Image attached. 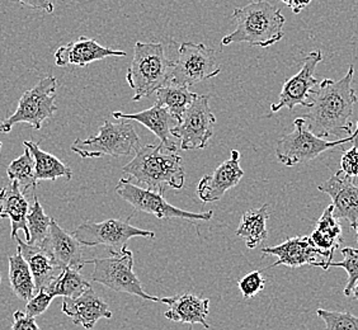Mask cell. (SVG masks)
Segmentation results:
<instances>
[{
    "label": "cell",
    "instance_id": "cell-1",
    "mask_svg": "<svg viewBox=\"0 0 358 330\" xmlns=\"http://www.w3.org/2000/svg\"><path fill=\"white\" fill-rule=\"evenodd\" d=\"M353 76L355 68L351 65L341 80L324 79L314 90L310 108L303 118L317 138L343 136L345 134V136H352L351 117L357 103L356 90L352 85Z\"/></svg>",
    "mask_w": 358,
    "mask_h": 330
},
{
    "label": "cell",
    "instance_id": "cell-2",
    "mask_svg": "<svg viewBox=\"0 0 358 330\" xmlns=\"http://www.w3.org/2000/svg\"><path fill=\"white\" fill-rule=\"evenodd\" d=\"M135 157L124 165L122 173L152 192L164 194L166 188L180 189L185 186L186 173L182 157L164 145H145L138 148Z\"/></svg>",
    "mask_w": 358,
    "mask_h": 330
},
{
    "label": "cell",
    "instance_id": "cell-3",
    "mask_svg": "<svg viewBox=\"0 0 358 330\" xmlns=\"http://www.w3.org/2000/svg\"><path fill=\"white\" fill-rule=\"evenodd\" d=\"M236 28L222 38V46L247 42L252 46L267 48L283 38L285 17L282 12L266 0L235 8Z\"/></svg>",
    "mask_w": 358,
    "mask_h": 330
},
{
    "label": "cell",
    "instance_id": "cell-4",
    "mask_svg": "<svg viewBox=\"0 0 358 330\" xmlns=\"http://www.w3.org/2000/svg\"><path fill=\"white\" fill-rule=\"evenodd\" d=\"M174 68V62L166 59L164 46L154 42H136L134 57L127 70L126 80L135 92L134 102L152 96L166 87Z\"/></svg>",
    "mask_w": 358,
    "mask_h": 330
},
{
    "label": "cell",
    "instance_id": "cell-5",
    "mask_svg": "<svg viewBox=\"0 0 358 330\" xmlns=\"http://www.w3.org/2000/svg\"><path fill=\"white\" fill-rule=\"evenodd\" d=\"M140 138L134 126L124 120H118L113 124L108 120L99 127L98 135L90 138H76L71 144V152L80 158H101V157H130L136 150Z\"/></svg>",
    "mask_w": 358,
    "mask_h": 330
},
{
    "label": "cell",
    "instance_id": "cell-6",
    "mask_svg": "<svg viewBox=\"0 0 358 330\" xmlns=\"http://www.w3.org/2000/svg\"><path fill=\"white\" fill-rule=\"evenodd\" d=\"M56 88L57 79L55 76H46L32 89L24 92L13 115L4 121H0V132L9 134L14 124L22 122L31 124L35 130H40L43 121L52 117L57 110Z\"/></svg>",
    "mask_w": 358,
    "mask_h": 330
},
{
    "label": "cell",
    "instance_id": "cell-7",
    "mask_svg": "<svg viewBox=\"0 0 358 330\" xmlns=\"http://www.w3.org/2000/svg\"><path fill=\"white\" fill-rule=\"evenodd\" d=\"M294 127L295 130L280 138L275 146V157L280 163L286 166H295L310 162L313 159L317 158L320 154L331 149H337L353 140V134L352 136L339 138L336 141L317 138L309 130L306 121L303 117H297L294 121Z\"/></svg>",
    "mask_w": 358,
    "mask_h": 330
},
{
    "label": "cell",
    "instance_id": "cell-8",
    "mask_svg": "<svg viewBox=\"0 0 358 330\" xmlns=\"http://www.w3.org/2000/svg\"><path fill=\"white\" fill-rule=\"evenodd\" d=\"M90 263L94 266V271L92 273V280L94 282L101 283L117 292H124L138 296L144 300L160 303V297L145 292L138 275L134 272V254L127 247L124 248L120 254L87 261V264Z\"/></svg>",
    "mask_w": 358,
    "mask_h": 330
},
{
    "label": "cell",
    "instance_id": "cell-9",
    "mask_svg": "<svg viewBox=\"0 0 358 330\" xmlns=\"http://www.w3.org/2000/svg\"><path fill=\"white\" fill-rule=\"evenodd\" d=\"M73 235L85 247L104 245L110 254H120L132 238H155L154 231L132 227L129 221L108 219L102 222L85 221L74 230Z\"/></svg>",
    "mask_w": 358,
    "mask_h": 330
},
{
    "label": "cell",
    "instance_id": "cell-10",
    "mask_svg": "<svg viewBox=\"0 0 358 330\" xmlns=\"http://www.w3.org/2000/svg\"><path fill=\"white\" fill-rule=\"evenodd\" d=\"M178 55L169 78L171 84L188 88L221 73L215 50L207 48L203 43L183 42L179 46Z\"/></svg>",
    "mask_w": 358,
    "mask_h": 330
},
{
    "label": "cell",
    "instance_id": "cell-11",
    "mask_svg": "<svg viewBox=\"0 0 358 330\" xmlns=\"http://www.w3.org/2000/svg\"><path fill=\"white\" fill-rule=\"evenodd\" d=\"M116 193L122 200L130 203L135 210L149 213L162 220L185 219V220L208 221L214 216L213 211L196 213L180 210L178 207L168 203L164 199V194L152 192L143 187L136 186L127 178L120 179L116 187Z\"/></svg>",
    "mask_w": 358,
    "mask_h": 330
},
{
    "label": "cell",
    "instance_id": "cell-12",
    "mask_svg": "<svg viewBox=\"0 0 358 330\" xmlns=\"http://www.w3.org/2000/svg\"><path fill=\"white\" fill-rule=\"evenodd\" d=\"M216 117L210 108V98L206 94L197 96L179 120L171 129V135L180 140L182 150L206 149L210 138L214 136Z\"/></svg>",
    "mask_w": 358,
    "mask_h": 330
},
{
    "label": "cell",
    "instance_id": "cell-13",
    "mask_svg": "<svg viewBox=\"0 0 358 330\" xmlns=\"http://www.w3.org/2000/svg\"><path fill=\"white\" fill-rule=\"evenodd\" d=\"M322 62L323 54L320 50L313 51L305 56L301 69L296 76L289 78V80L283 84L278 102L271 106V110L278 112L282 108L292 110L296 106L310 108L311 96L320 84L315 78V69L317 64Z\"/></svg>",
    "mask_w": 358,
    "mask_h": 330
},
{
    "label": "cell",
    "instance_id": "cell-14",
    "mask_svg": "<svg viewBox=\"0 0 358 330\" xmlns=\"http://www.w3.org/2000/svg\"><path fill=\"white\" fill-rule=\"evenodd\" d=\"M317 189L331 196L337 220H345L352 229H357L358 185H355L352 177L341 169L331 178L317 187Z\"/></svg>",
    "mask_w": 358,
    "mask_h": 330
},
{
    "label": "cell",
    "instance_id": "cell-15",
    "mask_svg": "<svg viewBox=\"0 0 358 330\" xmlns=\"http://www.w3.org/2000/svg\"><path fill=\"white\" fill-rule=\"evenodd\" d=\"M244 172L241 168V152L231 150L230 158L219 165L214 173L203 175L197 185V196L203 203L216 202L231 188L238 186Z\"/></svg>",
    "mask_w": 358,
    "mask_h": 330
},
{
    "label": "cell",
    "instance_id": "cell-16",
    "mask_svg": "<svg viewBox=\"0 0 358 330\" xmlns=\"http://www.w3.org/2000/svg\"><path fill=\"white\" fill-rule=\"evenodd\" d=\"M264 254L275 255L278 259L275 261L268 268H273L277 266H286L289 268H299L303 266H314L317 267L320 261H317L319 257L329 259L328 254H325L322 250L314 247L309 236H296V238H289L287 241H283L282 244L277 247H266L261 249ZM325 261V263H327ZM323 268V267H322Z\"/></svg>",
    "mask_w": 358,
    "mask_h": 330
},
{
    "label": "cell",
    "instance_id": "cell-17",
    "mask_svg": "<svg viewBox=\"0 0 358 330\" xmlns=\"http://www.w3.org/2000/svg\"><path fill=\"white\" fill-rule=\"evenodd\" d=\"M56 263L65 268L80 271L87 264L83 258V247L76 236L65 231L54 219L50 225L48 238L41 244Z\"/></svg>",
    "mask_w": 358,
    "mask_h": 330
},
{
    "label": "cell",
    "instance_id": "cell-18",
    "mask_svg": "<svg viewBox=\"0 0 358 330\" xmlns=\"http://www.w3.org/2000/svg\"><path fill=\"white\" fill-rule=\"evenodd\" d=\"M62 313L76 325H82L87 330L93 329L98 320L113 317L108 303L96 295L92 287L74 299L64 297Z\"/></svg>",
    "mask_w": 358,
    "mask_h": 330
},
{
    "label": "cell",
    "instance_id": "cell-19",
    "mask_svg": "<svg viewBox=\"0 0 358 330\" xmlns=\"http://www.w3.org/2000/svg\"><path fill=\"white\" fill-rule=\"evenodd\" d=\"M127 54L124 51L104 48L94 40L82 36L76 41L70 42L68 45L56 50L55 64L56 66H60V68L68 66V65L84 68L92 62L103 60L110 56L124 57Z\"/></svg>",
    "mask_w": 358,
    "mask_h": 330
},
{
    "label": "cell",
    "instance_id": "cell-20",
    "mask_svg": "<svg viewBox=\"0 0 358 330\" xmlns=\"http://www.w3.org/2000/svg\"><path fill=\"white\" fill-rule=\"evenodd\" d=\"M160 303H166L169 306L164 317L176 323L200 324L205 329L210 330V324L207 323V317L210 313V300L202 299L193 294H182V295L163 297Z\"/></svg>",
    "mask_w": 358,
    "mask_h": 330
},
{
    "label": "cell",
    "instance_id": "cell-21",
    "mask_svg": "<svg viewBox=\"0 0 358 330\" xmlns=\"http://www.w3.org/2000/svg\"><path fill=\"white\" fill-rule=\"evenodd\" d=\"M15 241L18 244V252L24 258V261H27L34 275L36 294L41 289H48L62 273V267L41 245H31L22 241L20 236H17Z\"/></svg>",
    "mask_w": 358,
    "mask_h": 330
},
{
    "label": "cell",
    "instance_id": "cell-22",
    "mask_svg": "<svg viewBox=\"0 0 358 330\" xmlns=\"http://www.w3.org/2000/svg\"><path fill=\"white\" fill-rule=\"evenodd\" d=\"M0 217L9 219L12 233L10 238L15 239L18 236V231L23 230L26 241H29V233L27 227V216L29 211L28 201L22 193L18 182L12 180L10 185L4 187L0 191Z\"/></svg>",
    "mask_w": 358,
    "mask_h": 330
},
{
    "label": "cell",
    "instance_id": "cell-23",
    "mask_svg": "<svg viewBox=\"0 0 358 330\" xmlns=\"http://www.w3.org/2000/svg\"><path fill=\"white\" fill-rule=\"evenodd\" d=\"M112 117L116 120H129L136 121L145 126L148 130L160 140V143L173 152H178V146L171 140V118L169 112L163 106L157 103L149 110H141L138 113H124V112H113Z\"/></svg>",
    "mask_w": 358,
    "mask_h": 330
},
{
    "label": "cell",
    "instance_id": "cell-24",
    "mask_svg": "<svg viewBox=\"0 0 358 330\" xmlns=\"http://www.w3.org/2000/svg\"><path fill=\"white\" fill-rule=\"evenodd\" d=\"M341 235L342 227L334 216V206L329 205L317 220L315 230L309 236L314 247L329 257L328 261L324 264L323 269L327 268V266L333 261L331 259L334 257V252L341 245Z\"/></svg>",
    "mask_w": 358,
    "mask_h": 330
},
{
    "label": "cell",
    "instance_id": "cell-25",
    "mask_svg": "<svg viewBox=\"0 0 358 330\" xmlns=\"http://www.w3.org/2000/svg\"><path fill=\"white\" fill-rule=\"evenodd\" d=\"M24 146H27L31 152L32 158L35 160L36 180H56L57 178H64L70 180L73 178V171L69 166L64 164L60 159L50 152H43L40 144L34 141H24Z\"/></svg>",
    "mask_w": 358,
    "mask_h": 330
},
{
    "label": "cell",
    "instance_id": "cell-26",
    "mask_svg": "<svg viewBox=\"0 0 358 330\" xmlns=\"http://www.w3.org/2000/svg\"><path fill=\"white\" fill-rule=\"evenodd\" d=\"M269 219V205L266 203L258 210H250L243 215L236 236L245 241L248 249H255L267 239V221Z\"/></svg>",
    "mask_w": 358,
    "mask_h": 330
},
{
    "label": "cell",
    "instance_id": "cell-27",
    "mask_svg": "<svg viewBox=\"0 0 358 330\" xmlns=\"http://www.w3.org/2000/svg\"><path fill=\"white\" fill-rule=\"evenodd\" d=\"M197 96L187 87L168 82L166 87L157 90V103L166 108L172 118L178 122Z\"/></svg>",
    "mask_w": 358,
    "mask_h": 330
},
{
    "label": "cell",
    "instance_id": "cell-28",
    "mask_svg": "<svg viewBox=\"0 0 358 330\" xmlns=\"http://www.w3.org/2000/svg\"><path fill=\"white\" fill-rule=\"evenodd\" d=\"M9 282L15 296L29 301L36 294L35 280L27 261L20 252L9 257Z\"/></svg>",
    "mask_w": 358,
    "mask_h": 330
},
{
    "label": "cell",
    "instance_id": "cell-29",
    "mask_svg": "<svg viewBox=\"0 0 358 330\" xmlns=\"http://www.w3.org/2000/svg\"><path fill=\"white\" fill-rule=\"evenodd\" d=\"M88 289H90V283L85 281L83 275H80V271L65 268L62 269L59 277L45 291L52 297L62 296L74 299L82 295Z\"/></svg>",
    "mask_w": 358,
    "mask_h": 330
},
{
    "label": "cell",
    "instance_id": "cell-30",
    "mask_svg": "<svg viewBox=\"0 0 358 330\" xmlns=\"http://www.w3.org/2000/svg\"><path fill=\"white\" fill-rule=\"evenodd\" d=\"M8 178L18 182L22 193H27L29 189L35 191L37 180L35 177V160L31 155L27 146L20 158L14 159L7 168Z\"/></svg>",
    "mask_w": 358,
    "mask_h": 330
},
{
    "label": "cell",
    "instance_id": "cell-31",
    "mask_svg": "<svg viewBox=\"0 0 358 330\" xmlns=\"http://www.w3.org/2000/svg\"><path fill=\"white\" fill-rule=\"evenodd\" d=\"M52 219L48 217L43 211L38 197H34V205L29 207L27 216L28 233H29V241L28 244L31 245H41L45 239L48 238Z\"/></svg>",
    "mask_w": 358,
    "mask_h": 330
},
{
    "label": "cell",
    "instance_id": "cell-32",
    "mask_svg": "<svg viewBox=\"0 0 358 330\" xmlns=\"http://www.w3.org/2000/svg\"><path fill=\"white\" fill-rule=\"evenodd\" d=\"M341 253L343 255L342 261H331L325 271L331 268V267H338V268H343L347 275H348V281L345 287V295L351 296L352 291L355 289L356 283L358 282V249L353 248H342Z\"/></svg>",
    "mask_w": 358,
    "mask_h": 330
},
{
    "label": "cell",
    "instance_id": "cell-33",
    "mask_svg": "<svg viewBox=\"0 0 358 330\" xmlns=\"http://www.w3.org/2000/svg\"><path fill=\"white\" fill-rule=\"evenodd\" d=\"M317 317L324 320L327 330H358V317L351 313H339L331 310L317 309Z\"/></svg>",
    "mask_w": 358,
    "mask_h": 330
},
{
    "label": "cell",
    "instance_id": "cell-34",
    "mask_svg": "<svg viewBox=\"0 0 358 330\" xmlns=\"http://www.w3.org/2000/svg\"><path fill=\"white\" fill-rule=\"evenodd\" d=\"M238 286L241 289V295L245 300L255 297L266 286V280L263 278V269L253 271L248 275H244L238 281Z\"/></svg>",
    "mask_w": 358,
    "mask_h": 330
},
{
    "label": "cell",
    "instance_id": "cell-35",
    "mask_svg": "<svg viewBox=\"0 0 358 330\" xmlns=\"http://www.w3.org/2000/svg\"><path fill=\"white\" fill-rule=\"evenodd\" d=\"M351 149L345 152L342 160H341V169L348 174L352 178L358 177V122L356 131L353 134Z\"/></svg>",
    "mask_w": 358,
    "mask_h": 330
},
{
    "label": "cell",
    "instance_id": "cell-36",
    "mask_svg": "<svg viewBox=\"0 0 358 330\" xmlns=\"http://www.w3.org/2000/svg\"><path fill=\"white\" fill-rule=\"evenodd\" d=\"M52 300H54L52 296L46 292L45 289H41L28 301L24 313L27 314L28 317H40L48 309Z\"/></svg>",
    "mask_w": 358,
    "mask_h": 330
},
{
    "label": "cell",
    "instance_id": "cell-37",
    "mask_svg": "<svg viewBox=\"0 0 358 330\" xmlns=\"http://www.w3.org/2000/svg\"><path fill=\"white\" fill-rule=\"evenodd\" d=\"M10 330H41L36 323L35 317H28L22 310L14 311L13 324Z\"/></svg>",
    "mask_w": 358,
    "mask_h": 330
},
{
    "label": "cell",
    "instance_id": "cell-38",
    "mask_svg": "<svg viewBox=\"0 0 358 330\" xmlns=\"http://www.w3.org/2000/svg\"><path fill=\"white\" fill-rule=\"evenodd\" d=\"M21 6L43 10L46 13H54V4L50 0H17Z\"/></svg>",
    "mask_w": 358,
    "mask_h": 330
},
{
    "label": "cell",
    "instance_id": "cell-39",
    "mask_svg": "<svg viewBox=\"0 0 358 330\" xmlns=\"http://www.w3.org/2000/svg\"><path fill=\"white\" fill-rule=\"evenodd\" d=\"M283 4H286L287 7L291 8L292 13H301L305 8L310 4L311 0H281Z\"/></svg>",
    "mask_w": 358,
    "mask_h": 330
},
{
    "label": "cell",
    "instance_id": "cell-40",
    "mask_svg": "<svg viewBox=\"0 0 358 330\" xmlns=\"http://www.w3.org/2000/svg\"><path fill=\"white\" fill-rule=\"evenodd\" d=\"M352 295H353V297H355L356 300H358V283L355 286L353 291H352Z\"/></svg>",
    "mask_w": 358,
    "mask_h": 330
},
{
    "label": "cell",
    "instance_id": "cell-41",
    "mask_svg": "<svg viewBox=\"0 0 358 330\" xmlns=\"http://www.w3.org/2000/svg\"><path fill=\"white\" fill-rule=\"evenodd\" d=\"M356 231H357V243H358V227H357V229H356Z\"/></svg>",
    "mask_w": 358,
    "mask_h": 330
},
{
    "label": "cell",
    "instance_id": "cell-42",
    "mask_svg": "<svg viewBox=\"0 0 358 330\" xmlns=\"http://www.w3.org/2000/svg\"><path fill=\"white\" fill-rule=\"evenodd\" d=\"M1 146H3V144H1V143H0V150H1Z\"/></svg>",
    "mask_w": 358,
    "mask_h": 330
},
{
    "label": "cell",
    "instance_id": "cell-43",
    "mask_svg": "<svg viewBox=\"0 0 358 330\" xmlns=\"http://www.w3.org/2000/svg\"><path fill=\"white\" fill-rule=\"evenodd\" d=\"M0 281H1V277H0Z\"/></svg>",
    "mask_w": 358,
    "mask_h": 330
},
{
    "label": "cell",
    "instance_id": "cell-44",
    "mask_svg": "<svg viewBox=\"0 0 358 330\" xmlns=\"http://www.w3.org/2000/svg\"><path fill=\"white\" fill-rule=\"evenodd\" d=\"M189 330H191V329H189Z\"/></svg>",
    "mask_w": 358,
    "mask_h": 330
}]
</instances>
